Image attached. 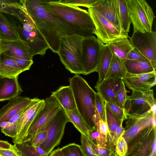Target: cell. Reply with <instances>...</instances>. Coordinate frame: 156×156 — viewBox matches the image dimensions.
<instances>
[{
  "mask_svg": "<svg viewBox=\"0 0 156 156\" xmlns=\"http://www.w3.org/2000/svg\"><path fill=\"white\" fill-rule=\"evenodd\" d=\"M125 156H156V127L153 123L136 135L128 143Z\"/></svg>",
  "mask_w": 156,
  "mask_h": 156,
  "instance_id": "6",
  "label": "cell"
},
{
  "mask_svg": "<svg viewBox=\"0 0 156 156\" xmlns=\"http://www.w3.org/2000/svg\"><path fill=\"white\" fill-rule=\"evenodd\" d=\"M44 101V106L37 113L23 142L30 140L62 108L58 101L52 96L46 98Z\"/></svg>",
  "mask_w": 156,
  "mask_h": 156,
  "instance_id": "11",
  "label": "cell"
},
{
  "mask_svg": "<svg viewBox=\"0 0 156 156\" xmlns=\"http://www.w3.org/2000/svg\"><path fill=\"white\" fill-rule=\"evenodd\" d=\"M47 133V131L46 130H41L38 132L30 141L34 147L40 146L44 141Z\"/></svg>",
  "mask_w": 156,
  "mask_h": 156,
  "instance_id": "43",
  "label": "cell"
},
{
  "mask_svg": "<svg viewBox=\"0 0 156 156\" xmlns=\"http://www.w3.org/2000/svg\"><path fill=\"white\" fill-rule=\"evenodd\" d=\"M8 17L16 30L20 39L27 42L29 46L32 56L39 55L42 56L45 55L49 49L48 46L24 7L17 18L12 16Z\"/></svg>",
  "mask_w": 156,
  "mask_h": 156,
  "instance_id": "4",
  "label": "cell"
},
{
  "mask_svg": "<svg viewBox=\"0 0 156 156\" xmlns=\"http://www.w3.org/2000/svg\"></svg>",
  "mask_w": 156,
  "mask_h": 156,
  "instance_id": "55",
  "label": "cell"
},
{
  "mask_svg": "<svg viewBox=\"0 0 156 156\" xmlns=\"http://www.w3.org/2000/svg\"><path fill=\"white\" fill-rule=\"evenodd\" d=\"M12 124L9 122H3L0 123V127L1 128H4L9 126Z\"/></svg>",
  "mask_w": 156,
  "mask_h": 156,
  "instance_id": "52",
  "label": "cell"
},
{
  "mask_svg": "<svg viewBox=\"0 0 156 156\" xmlns=\"http://www.w3.org/2000/svg\"><path fill=\"white\" fill-rule=\"evenodd\" d=\"M65 110L70 122L73 124L81 134L90 137L89 130L77 108L71 110Z\"/></svg>",
  "mask_w": 156,
  "mask_h": 156,
  "instance_id": "31",
  "label": "cell"
},
{
  "mask_svg": "<svg viewBox=\"0 0 156 156\" xmlns=\"http://www.w3.org/2000/svg\"><path fill=\"white\" fill-rule=\"evenodd\" d=\"M122 80L128 88L132 91L145 92L155 85L156 72L139 74L127 72Z\"/></svg>",
  "mask_w": 156,
  "mask_h": 156,
  "instance_id": "15",
  "label": "cell"
},
{
  "mask_svg": "<svg viewBox=\"0 0 156 156\" xmlns=\"http://www.w3.org/2000/svg\"><path fill=\"white\" fill-rule=\"evenodd\" d=\"M84 37L75 34L65 35L60 39L58 54L66 69L75 75L83 74L82 60V41Z\"/></svg>",
  "mask_w": 156,
  "mask_h": 156,
  "instance_id": "5",
  "label": "cell"
},
{
  "mask_svg": "<svg viewBox=\"0 0 156 156\" xmlns=\"http://www.w3.org/2000/svg\"><path fill=\"white\" fill-rule=\"evenodd\" d=\"M95 106L100 119L106 122L105 101L97 92L95 94Z\"/></svg>",
  "mask_w": 156,
  "mask_h": 156,
  "instance_id": "38",
  "label": "cell"
},
{
  "mask_svg": "<svg viewBox=\"0 0 156 156\" xmlns=\"http://www.w3.org/2000/svg\"><path fill=\"white\" fill-rule=\"evenodd\" d=\"M3 56L2 57L1 56L0 58V75L15 77L23 72L13 60Z\"/></svg>",
  "mask_w": 156,
  "mask_h": 156,
  "instance_id": "28",
  "label": "cell"
},
{
  "mask_svg": "<svg viewBox=\"0 0 156 156\" xmlns=\"http://www.w3.org/2000/svg\"><path fill=\"white\" fill-rule=\"evenodd\" d=\"M119 19L122 30L128 34L131 23L125 0H117Z\"/></svg>",
  "mask_w": 156,
  "mask_h": 156,
  "instance_id": "30",
  "label": "cell"
},
{
  "mask_svg": "<svg viewBox=\"0 0 156 156\" xmlns=\"http://www.w3.org/2000/svg\"><path fill=\"white\" fill-rule=\"evenodd\" d=\"M23 109L20 111L18 113L11 118L9 120V122L12 124L16 122L20 118L23 112Z\"/></svg>",
  "mask_w": 156,
  "mask_h": 156,
  "instance_id": "48",
  "label": "cell"
},
{
  "mask_svg": "<svg viewBox=\"0 0 156 156\" xmlns=\"http://www.w3.org/2000/svg\"><path fill=\"white\" fill-rule=\"evenodd\" d=\"M55 97L65 110H71L76 108L72 90L69 86H62L51 95Z\"/></svg>",
  "mask_w": 156,
  "mask_h": 156,
  "instance_id": "22",
  "label": "cell"
},
{
  "mask_svg": "<svg viewBox=\"0 0 156 156\" xmlns=\"http://www.w3.org/2000/svg\"><path fill=\"white\" fill-rule=\"evenodd\" d=\"M80 145L85 156H97L90 146L85 136L81 134Z\"/></svg>",
  "mask_w": 156,
  "mask_h": 156,
  "instance_id": "42",
  "label": "cell"
},
{
  "mask_svg": "<svg viewBox=\"0 0 156 156\" xmlns=\"http://www.w3.org/2000/svg\"><path fill=\"white\" fill-rule=\"evenodd\" d=\"M2 55L5 57L13 60L22 72L29 70L31 65L33 63V60H28L14 57Z\"/></svg>",
  "mask_w": 156,
  "mask_h": 156,
  "instance_id": "40",
  "label": "cell"
},
{
  "mask_svg": "<svg viewBox=\"0 0 156 156\" xmlns=\"http://www.w3.org/2000/svg\"><path fill=\"white\" fill-rule=\"evenodd\" d=\"M155 104L153 90L145 92L132 90L125 106L126 115L127 117L143 116L152 111Z\"/></svg>",
  "mask_w": 156,
  "mask_h": 156,
  "instance_id": "9",
  "label": "cell"
},
{
  "mask_svg": "<svg viewBox=\"0 0 156 156\" xmlns=\"http://www.w3.org/2000/svg\"><path fill=\"white\" fill-rule=\"evenodd\" d=\"M49 156H64L62 152L61 148L58 147L57 149L53 151L50 153Z\"/></svg>",
  "mask_w": 156,
  "mask_h": 156,
  "instance_id": "49",
  "label": "cell"
},
{
  "mask_svg": "<svg viewBox=\"0 0 156 156\" xmlns=\"http://www.w3.org/2000/svg\"><path fill=\"white\" fill-rule=\"evenodd\" d=\"M133 32H151L154 18L153 10L145 0H125Z\"/></svg>",
  "mask_w": 156,
  "mask_h": 156,
  "instance_id": "7",
  "label": "cell"
},
{
  "mask_svg": "<svg viewBox=\"0 0 156 156\" xmlns=\"http://www.w3.org/2000/svg\"><path fill=\"white\" fill-rule=\"evenodd\" d=\"M23 0H0V12L17 17L23 9Z\"/></svg>",
  "mask_w": 156,
  "mask_h": 156,
  "instance_id": "29",
  "label": "cell"
},
{
  "mask_svg": "<svg viewBox=\"0 0 156 156\" xmlns=\"http://www.w3.org/2000/svg\"><path fill=\"white\" fill-rule=\"evenodd\" d=\"M95 27L94 33L103 44H107L116 38L128 37V34L113 26L94 7L88 8Z\"/></svg>",
  "mask_w": 156,
  "mask_h": 156,
  "instance_id": "12",
  "label": "cell"
},
{
  "mask_svg": "<svg viewBox=\"0 0 156 156\" xmlns=\"http://www.w3.org/2000/svg\"><path fill=\"white\" fill-rule=\"evenodd\" d=\"M105 102L112 112L121 120L123 121L127 119L125 108H121L116 102L111 100Z\"/></svg>",
  "mask_w": 156,
  "mask_h": 156,
  "instance_id": "37",
  "label": "cell"
},
{
  "mask_svg": "<svg viewBox=\"0 0 156 156\" xmlns=\"http://www.w3.org/2000/svg\"><path fill=\"white\" fill-rule=\"evenodd\" d=\"M116 153L119 156H125L128 150L127 143L123 136L118 140L115 147Z\"/></svg>",
  "mask_w": 156,
  "mask_h": 156,
  "instance_id": "41",
  "label": "cell"
},
{
  "mask_svg": "<svg viewBox=\"0 0 156 156\" xmlns=\"http://www.w3.org/2000/svg\"><path fill=\"white\" fill-rule=\"evenodd\" d=\"M127 72L124 61L113 54L105 80L108 79H122Z\"/></svg>",
  "mask_w": 156,
  "mask_h": 156,
  "instance_id": "27",
  "label": "cell"
},
{
  "mask_svg": "<svg viewBox=\"0 0 156 156\" xmlns=\"http://www.w3.org/2000/svg\"><path fill=\"white\" fill-rule=\"evenodd\" d=\"M44 100L34 98L32 99L31 103L24 108L20 118L17 122V134L12 139L14 144L23 142L27 132L28 126L30 121L33 119V115L38 108L44 105Z\"/></svg>",
  "mask_w": 156,
  "mask_h": 156,
  "instance_id": "14",
  "label": "cell"
},
{
  "mask_svg": "<svg viewBox=\"0 0 156 156\" xmlns=\"http://www.w3.org/2000/svg\"><path fill=\"white\" fill-rule=\"evenodd\" d=\"M11 144L7 141L0 140V148H8Z\"/></svg>",
  "mask_w": 156,
  "mask_h": 156,
  "instance_id": "51",
  "label": "cell"
},
{
  "mask_svg": "<svg viewBox=\"0 0 156 156\" xmlns=\"http://www.w3.org/2000/svg\"><path fill=\"white\" fill-rule=\"evenodd\" d=\"M2 54V52L1 49V46H0V58L1 57Z\"/></svg>",
  "mask_w": 156,
  "mask_h": 156,
  "instance_id": "54",
  "label": "cell"
},
{
  "mask_svg": "<svg viewBox=\"0 0 156 156\" xmlns=\"http://www.w3.org/2000/svg\"><path fill=\"white\" fill-rule=\"evenodd\" d=\"M124 63L127 73L134 74H139L156 72L149 61H139L126 60Z\"/></svg>",
  "mask_w": 156,
  "mask_h": 156,
  "instance_id": "26",
  "label": "cell"
},
{
  "mask_svg": "<svg viewBox=\"0 0 156 156\" xmlns=\"http://www.w3.org/2000/svg\"><path fill=\"white\" fill-rule=\"evenodd\" d=\"M101 0H59L58 2L63 4L74 6H84L88 8L95 7Z\"/></svg>",
  "mask_w": 156,
  "mask_h": 156,
  "instance_id": "34",
  "label": "cell"
},
{
  "mask_svg": "<svg viewBox=\"0 0 156 156\" xmlns=\"http://www.w3.org/2000/svg\"><path fill=\"white\" fill-rule=\"evenodd\" d=\"M20 37L13 24L9 17L0 12V40L15 41Z\"/></svg>",
  "mask_w": 156,
  "mask_h": 156,
  "instance_id": "25",
  "label": "cell"
},
{
  "mask_svg": "<svg viewBox=\"0 0 156 156\" xmlns=\"http://www.w3.org/2000/svg\"><path fill=\"white\" fill-rule=\"evenodd\" d=\"M91 148L97 156H112L115 150L108 148H102L98 147L89 136L84 135Z\"/></svg>",
  "mask_w": 156,
  "mask_h": 156,
  "instance_id": "36",
  "label": "cell"
},
{
  "mask_svg": "<svg viewBox=\"0 0 156 156\" xmlns=\"http://www.w3.org/2000/svg\"><path fill=\"white\" fill-rule=\"evenodd\" d=\"M61 148L64 156H85L80 145L75 143L69 144Z\"/></svg>",
  "mask_w": 156,
  "mask_h": 156,
  "instance_id": "33",
  "label": "cell"
},
{
  "mask_svg": "<svg viewBox=\"0 0 156 156\" xmlns=\"http://www.w3.org/2000/svg\"><path fill=\"white\" fill-rule=\"evenodd\" d=\"M122 81L121 79H106L100 84L96 85L95 88L105 101L111 100L116 102V94Z\"/></svg>",
  "mask_w": 156,
  "mask_h": 156,
  "instance_id": "21",
  "label": "cell"
},
{
  "mask_svg": "<svg viewBox=\"0 0 156 156\" xmlns=\"http://www.w3.org/2000/svg\"><path fill=\"white\" fill-rule=\"evenodd\" d=\"M69 122L65 110L62 107L41 130L47 131L45 140L40 147L46 152L48 156L60 143L66 125Z\"/></svg>",
  "mask_w": 156,
  "mask_h": 156,
  "instance_id": "8",
  "label": "cell"
},
{
  "mask_svg": "<svg viewBox=\"0 0 156 156\" xmlns=\"http://www.w3.org/2000/svg\"><path fill=\"white\" fill-rule=\"evenodd\" d=\"M2 132L6 136L12 138H14L17 133V122L12 124L6 127L1 128Z\"/></svg>",
  "mask_w": 156,
  "mask_h": 156,
  "instance_id": "46",
  "label": "cell"
},
{
  "mask_svg": "<svg viewBox=\"0 0 156 156\" xmlns=\"http://www.w3.org/2000/svg\"><path fill=\"white\" fill-rule=\"evenodd\" d=\"M103 44L94 36L84 37L82 43V60L84 75L97 72Z\"/></svg>",
  "mask_w": 156,
  "mask_h": 156,
  "instance_id": "10",
  "label": "cell"
},
{
  "mask_svg": "<svg viewBox=\"0 0 156 156\" xmlns=\"http://www.w3.org/2000/svg\"><path fill=\"white\" fill-rule=\"evenodd\" d=\"M128 37H120L114 39L107 44L112 51L124 61L133 48Z\"/></svg>",
  "mask_w": 156,
  "mask_h": 156,
  "instance_id": "24",
  "label": "cell"
},
{
  "mask_svg": "<svg viewBox=\"0 0 156 156\" xmlns=\"http://www.w3.org/2000/svg\"><path fill=\"white\" fill-rule=\"evenodd\" d=\"M94 7L113 26L122 31L118 16L117 0H101Z\"/></svg>",
  "mask_w": 156,
  "mask_h": 156,
  "instance_id": "20",
  "label": "cell"
},
{
  "mask_svg": "<svg viewBox=\"0 0 156 156\" xmlns=\"http://www.w3.org/2000/svg\"><path fill=\"white\" fill-rule=\"evenodd\" d=\"M153 114L152 111L142 116L128 117L125 131L122 136L127 143L140 131L153 123Z\"/></svg>",
  "mask_w": 156,
  "mask_h": 156,
  "instance_id": "17",
  "label": "cell"
},
{
  "mask_svg": "<svg viewBox=\"0 0 156 156\" xmlns=\"http://www.w3.org/2000/svg\"><path fill=\"white\" fill-rule=\"evenodd\" d=\"M125 129L122 126V123L118 127L112 137L110 147L112 149L115 150V147L119 139L123 135Z\"/></svg>",
  "mask_w": 156,
  "mask_h": 156,
  "instance_id": "44",
  "label": "cell"
},
{
  "mask_svg": "<svg viewBox=\"0 0 156 156\" xmlns=\"http://www.w3.org/2000/svg\"><path fill=\"white\" fill-rule=\"evenodd\" d=\"M69 81L76 108L89 132L96 129V124L100 120L95 106L96 92L79 75L70 78Z\"/></svg>",
  "mask_w": 156,
  "mask_h": 156,
  "instance_id": "3",
  "label": "cell"
},
{
  "mask_svg": "<svg viewBox=\"0 0 156 156\" xmlns=\"http://www.w3.org/2000/svg\"><path fill=\"white\" fill-rule=\"evenodd\" d=\"M23 5L49 49L58 54L60 38L74 34L73 31L45 8L43 0H24Z\"/></svg>",
  "mask_w": 156,
  "mask_h": 156,
  "instance_id": "1",
  "label": "cell"
},
{
  "mask_svg": "<svg viewBox=\"0 0 156 156\" xmlns=\"http://www.w3.org/2000/svg\"><path fill=\"white\" fill-rule=\"evenodd\" d=\"M2 55L28 60H33L30 48L26 42L20 39L15 41L0 40Z\"/></svg>",
  "mask_w": 156,
  "mask_h": 156,
  "instance_id": "16",
  "label": "cell"
},
{
  "mask_svg": "<svg viewBox=\"0 0 156 156\" xmlns=\"http://www.w3.org/2000/svg\"><path fill=\"white\" fill-rule=\"evenodd\" d=\"M112 156H119L115 152Z\"/></svg>",
  "mask_w": 156,
  "mask_h": 156,
  "instance_id": "53",
  "label": "cell"
},
{
  "mask_svg": "<svg viewBox=\"0 0 156 156\" xmlns=\"http://www.w3.org/2000/svg\"><path fill=\"white\" fill-rule=\"evenodd\" d=\"M105 103L106 123L109 128L112 139L116 129L122 123L123 121L121 120L115 115L110 109L105 102Z\"/></svg>",
  "mask_w": 156,
  "mask_h": 156,
  "instance_id": "32",
  "label": "cell"
},
{
  "mask_svg": "<svg viewBox=\"0 0 156 156\" xmlns=\"http://www.w3.org/2000/svg\"><path fill=\"white\" fill-rule=\"evenodd\" d=\"M45 8L68 25L74 34L86 37L93 35L95 27L87 10L60 3L58 0H43Z\"/></svg>",
  "mask_w": 156,
  "mask_h": 156,
  "instance_id": "2",
  "label": "cell"
},
{
  "mask_svg": "<svg viewBox=\"0 0 156 156\" xmlns=\"http://www.w3.org/2000/svg\"><path fill=\"white\" fill-rule=\"evenodd\" d=\"M113 53L107 44H103L101 48L97 72L98 74V80L96 83L98 85L105 80L113 57Z\"/></svg>",
  "mask_w": 156,
  "mask_h": 156,
  "instance_id": "23",
  "label": "cell"
},
{
  "mask_svg": "<svg viewBox=\"0 0 156 156\" xmlns=\"http://www.w3.org/2000/svg\"><path fill=\"white\" fill-rule=\"evenodd\" d=\"M32 100L28 97L19 96L9 100L0 109V123L9 122L11 118L29 105Z\"/></svg>",
  "mask_w": 156,
  "mask_h": 156,
  "instance_id": "18",
  "label": "cell"
},
{
  "mask_svg": "<svg viewBox=\"0 0 156 156\" xmlns=\"http://www.w3.org/2000/svg\"><path fill=\"white\" fill-rule=\"evenodd\" d=\"M130 41L133 48L138 50L156 68V32H133Z\"/></svg>",
  "mask_w": 156,
  "mask_h": 156,
  "instance_id": "13",
  "label": "cell"
},
{
  "mask_svg": "<svg viewBox=\"0 0 156 156\" xmlns=\"http://www.w3.org/2000/svg\"><path fill=\"white\" fill-rule=\"evenodd\" d=\"M128 96L125 85L122 81L116 94L115 100L117 103L121 108H125Z\"/></svg>",
  "mask_w": 156,
  "mask_h": 156,
  "instance_id": "39",
  "label": "cell"
},
{
  "mask_svg": "<svg viewBox=\"0 0 156 156\" xmlns=\"http://www.w3.org/2000/svg\"><path fill=\"white\" fill-rule=\"evenodd\" d=\"M15 145L22 156H39L35 147L30 141Z\"/></svg>",
  "mask_w": 156,
  "mask_h": 156,
  "instance_id": "35",
  "label": "cell"
},
{
  "mask_svg": "<svg viewBox=\"0 0 156 156\" xmlns=\"http://www.w3.org/2000/svg\"><path fill=\"white\" fill-rule=\"evenodd\" d=\"M0 156H22L15 144L8 148H0Z\"/></svg>",
  "mask_w": 156,
  "mask_h": 156,
  "instance_id": "45",
  "label": "cell"
},
{
  "mask_svg": "<svg viewBox=\"0 0 156 156\" xmlns=\"http://www.w3.org/2000/svg\"><path fill=\"white\" fill-rule=\"evenodd\" d=\"M35 147L36 151L39 156H48L46 152L40 146Z\"/></svg>",
  "mask_w": 156,
  "mask_h": 156,
  "instance_id": "50",
  "label": "cell"
},
{
  "mask_svg": "<svg viewBox=\"0 0 156 156\" xmlns=\"http://www.w3.org/2000/svg\"><path fill=\"white\" fill-rule=\"evenodd\" d=\"M23 91L18 76L8 77L0 75V101L19 96Z\"/></svg>",
  "mask_w": 156,
  "mask_h": 156,
  "instance_id": "19",
  "label": "cell"
},
{
  "mask_svg": "<svg viewBox=\"0 0 156 156\" xmlns=\"http://www.w3.org/2000/svg\"><path fill=\"white\" fill-rule=\"evenodd\" d=\"M126 60L139 61H149L138 50L134 48L130 52Z\"/></svg>",
  "mask_w": 156,
  "mask_h": 156,
  "instance_id": "47",
  "label": "cell"
}]
</instances>
